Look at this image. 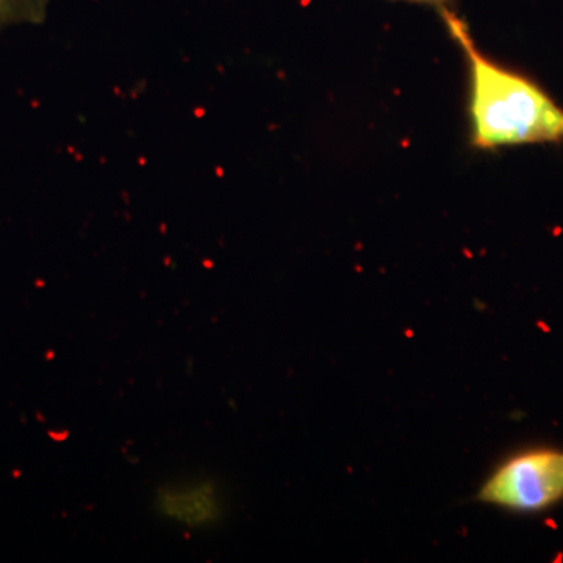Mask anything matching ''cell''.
<instances>
[{
	"mask_svg": "<svg viewBox=\"0 0 563 563\" xmlns=\"http://www.w3.org/2000/svg\"><path fill=\"white\" fill-rule=\"evenodd\" d=\"M477 499L512 512L537 514L563 499V451L533 448L503 462Z\"/></svg>",
	"mask_w": 563,
	"mask_h": 563,
	"instance_id": "7a4b0ae2",
	"label": "cell"
},
{
	"mask_svg": "<svg viewBox=\"0 0 563 563\" xmlns=\"http://www.w3.org/2000/svg\"><path fill=\"white\" fill-rule=\"evenodd\" d=\"M398 2L417 3V5L431 7L439 11L457 9V0H398Z\"/></svg>",
	"mask_w": 563,
	"mask_h": 563,
	"instance_id": "5b68a950",
	"label": "cell"
},
{
	"mask_svg": "<svg viewBox=\"0 0 563 563\" xmlns=\"http://www.w3.org/2000/svg\"><path fill=\"white\" fill-rule=\"evenodd\" d=\"M51 0H0V31L10 25L41 24Z\"/></svg>",
	"mask_w": 563,
	"mask_h": 563,
	"instance_id": "277c9868",
	"label": "cell"
},
{
	"mask_svg": "<svg viewBox=\"0 0 563 563\" xmlns=\"http://www.w3.org/2000/svg\"><path fill=\"white\" fill-rule=\"evenodd\" d=\"M157 506L165 517L191 528L211 525L220 515L217 493L209 483L165 488L158 495Z\"/></svg>",
	"mask_w": 563,
	"mask_h": 563,
	"instance_id": "3957f363",
	"label": "cell"
},
{
	"mask_svg": "<svg viewBox=\"0 0 563 563\" xmlns=\"http://www.w3.org/2000/svg\"><path fill=\"white\" fill-rule=\"evenodd\" d=\"M470 73V140L481 151L563 143V107L531 77L487 57L455 10L440 11Z\"/></svg>",
	"mask_w": 563,
	"mask_h": 563,
	"instance_id": "6da1fadb",
	"label": "cell"
}]
</instances>
